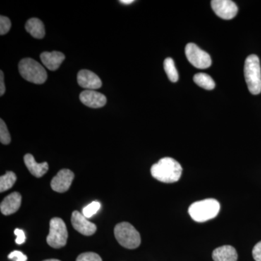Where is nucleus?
Masks as SVG:
<instances>
[{
	"label": "nucleus",
	"instance_id": "nucleus-14",
	"mask_svg": "<svg viewBox=\"0 0 261 261\" xmlns=\"http://www.w3.org/2000/svg\"><path fill=\"white\" fill-rule=\"evenodd\" d=\"M65 57L61 51H44L40 56V59L46 68L50 70H56L59 68Z\"/></svg>",
	"mask_w": 261,
	"mask_h": 261
},
{
	"label": "nucleus",
	"instance_id": "nucleus-17",
	"mask_svg": "<svg viewBox=\"0 0 261 261\" xmlns=\"http://www.w3.org/2000/svg\"><path fill=\"white\" fill-rule=\"evenodd\" d=\"M25 30L35 39H42L45 36V29L42 20L38 18H31L27 22Z\"/></svg>",
	"mask_w": 261,
	"mask_h": 261
},
{
	"label": "nucleus",
	"instance_id": "nucleus-24",
	"mask_svg": "<svg viewBox=\"0 0 261 261\" xmlns=\"http://www.w3.org/2000/svg\"><path fill=\"white\" fill-rule=\"evenodd\" d=\"M11 28V22L8 17L0 16V34L5 35L7 33L9 32Z\"/></svg>",
	"mask_w": 261,
	"mask_h": 261
},
{
	"label": "nucleus",
	"instance_id": "nucleus-20",
	"mask_svg": "<svg viewBox=\"0 0 261 261\" xmlns=\"http://www.w3.org/2000/svg\"><path fill=\"white\" fill-rule=\"evenodd\" d=\"M164 70L171 82H176L178 80V74L176 65L172 58H168L164 61Z\"/></svg>",
	"mask_w": 261,
	"mask_h": 261
},
{
	"label": "nucleus",
	"instance_id": "nucleus-8",
	"mask_svg": "<svg viewBox=\"0 0 261 261\" xmlns=\"http://www.w3.org/2000/svg\"><path fill=\"white\" fill-rule=\"evenodd\" d=\"M211 7L214 13L224 20H231L238 14V6L231 0H214Z\"/></svg>",
	"mask_w": 261,
	"mask_h": 261
},
{
	"label": "nucleus",
	"instance_id": "nucleus-13",
	"mask_svg": "<svg viewBox=\"0 0 261 261\" xmlns=\"http://www.w3.org/2000/svg\"><path fill=\"white\" fill-rule=\"evenodd\" d=\"M20 205L21 195L18 192H15L5 197L0 205V210L5 216H9L17 212L20 208Z\"/></svg>",
	"mask_w": 261,
	"mask_h": 261
},
{
	"label": "nucleus",
	"instance_id": "nucleus-23",
	"mask_svg": "<svg viewBox=\"0 0 261 261\" xmlns=\"http://www.w3.org/2000/svg\"><path fill=\"white\" fill-rule=\"evenodd\" d=\"M76 261H102L101 257L94 252H84L77 257Z\"/></svg>",
	"mask_w": 261,
	"mask_h": 261
},
{
	"label": "nucleus",
	"instance_id": "nucleus-22",
	"mask_svg": "<svg viewBox=\"0 0 261 261\" xmlns=\"http://www.w3.org/2000/svg\"><path fill=\"white\" fill-rule=\"evenodd\" d=\"M0 141L3 145H8L11 142L9 132L3 119L0 120Z\"/></svg>",
	"mask_w": 261,
	"mask_h": 261
},
{
	"label": "nucleus",
	"instance_id": "nucleus-18",
	"mask_svg": "<svg viewBox=\"0 0 261 261\" xmlns=\"http://www.w3.org/2000/svg\"><path fill=\"white\" fill-rule=\"evenodd\" d=\"M194 82L199 87L207 89V90H212L216 86L214 80L211 78L210 75L204 73H199L194 75Z\"/></svg>",
	"mask_w": 261,
	"mask_h": 261
},
{
	"label": "nucleus",
	"instance_id": "nucleus-29",
	"mask_svg": "<svg viewBox=\"0 0 261 261\" xmlns=\"http://www.w3.org/2000/svg\"><path fill=\"white\" fill-rule=\"evenodd\" d=\"M134 0H121L120 3L123 5H130L134 3Z\"/></svg>",
	"mask_w": 261,
	"mask_h": 261
},
{
	"label": "nucleus",
	"instance_id": "nucleus-27",
	"mask_svg": "<svg viewBox=\"0 0 261 261\" xmlns=\"http://www.w3.org/2000/svg\"><path fill=\"white\" fill-rule=\"evenodd\" d=\"M14 233L17 236L16 240H15V243L18 244V245H21V244L24 243V242H25V235L23 230L16 228L14 231Z\"/></svg>",
	"mask_w": 261,
	"mask_h": 261
},
{
	"label": "nucleus",
	"instance_id": "nucleus-2",
	"mask_svg": "<svg viewBox=\"0 0 261 261\" xmlns=\"http://www.w3.org/2000/svg\"><path fill=\"white\" fill-rule=\"evenodd\" d=\"M244 74L250 93L257 95L261 92L260 60L255 55L247 57L244 67Z\"/></svg>",
	"mask_w": 261,
	"mask_h": 261
},
{
	"label": "nucleus",
	"instance_id": "nucleus-7",
	"mask_svg": "<svg viewBox=\"0 0 261 261\" xmlns=\"http://www.w3.org/2000/svg\"><path fill=\"white\" fill-rule=\"evenodd\" d=\"M187 60L195 68L205 69L212 64L211 56L194 43H189L185 47Z\"/></svg>",
	"mask_w": 261,
	"mask_h": 261
},
{
	"label": "nucleus",
	"instance_id": "nucleus-3",
	"mask_svg": "<svg viewBox=\"0 0 261 261\" xmlns=\"http://www.w3.org/2000/svg\"><path fill=\"white\" fill-rule=\"evenodd\" d=\"M219 202L215 199L198 201L194 202L189 207V214L197 222H205L214 219L219 214Z\"/></svg>",
	"mask_w": 261,
	"mask_h": 261
},
{
	"label": "nucleus",
	"instance_id": "nucleus-21",
	"mask_svg": "<svg viewBox=\"0 0 261 261\" xmlns=\"http://www.w3.org/2000/svg\"><path fill=\"white\" fill-rule=\"evenodd\" d=\"M100 207L101 204L97 201H94V202H92V203L89 204L88 205L84 207L82 214L87 219H89V218L92 217L94 214H97Z\"/></svg>",
	"mask_w": 261,
	"mask_h": 261
},
{
	"label": "nucleus",
	"instance_id": "nucleus-5",
	"mask_svg": "<svg viewBox=\"0 0 261 261\" xmlns=\"http://www.w3.org/2000/svg\"><path fill=\"white\" fill-rule=\"evenodd\" d=\"M114 233L117 241L123 247L135 249L140 245V233L129 223L122 222L117 224Z\"/></svg>",
	"mask_w": 261,
	"mask_h": 261
},
{
	"label": "nucleus",
	"instance_id": "nucleus-26",
	"mask_svg": "<svg viewBox=\"0 0 261 261\" xmlns=\"http://www.w3.org/2000/svg\"><path fill=\"white\" fill-rule=\"evenodd\" d=\"M252 256L255 261H261V241L257 243L253 247Z\"/></svg>",
	"mask_w": 261,
	"mask_h": 261
},
{
	"label": "nucleus",
	"instance_id": "nucleus-9",
	"mask_svg": "<svg viewBox=\"0 0 261 261\" xmlns=\"http://www.w3.org/2000/svg\"><path fill=\"white\" fill-rule=\"evenodd\" d=\"M74 178V173L69 169H62L53 178L51 187L54 191L63 193L69 190Z\"/></svg>",
	"mask_w": 261,
	"mask_h": 261
},
{
	"label": "nucleus",
	"instance_id": "nucleus-28",
	"mask_svg": "<svg viewBox=\"0 0 261 261\" xmlns=\"http://www.w3.org/2000/svg\"><path fill=\"white\" fill-rule=\"evenodd\" d=\"M5 92V85L4 82V73L0 71V95L3 96Z\"/></svg>",
	"mask_w": 261,
	"mask_h": 261
},
{
	"label": "nucleus",
	"instance_id": "nucleus-11",
	"mask_svg": "<svg viewBox=\"0 0 261 261\" xmlns=\"http://www.w3.org/2000/svg\"><path fill=\"white\" fill-rule=\"evenodd\" d=\"M77 82L82 88L95 90L102 87V81L97 74L88 70H80L77 75Z\"/></svg>",
	"mask_w": 261,
	"mask_h": 261
},
{
	"label": "nucleus",
	"instance_id": "nucleus-30",
	"mask_svg": "<svg viewBox=\"0 0 261 261\" xmlns=\"http://www.w3.org/2000/svg\"><path fill=\"white\" fill-rule=\"evenodd\" d=\"M44 261H61V260H57V259H48V260H45Z\"/></svg>",
	"mask_w": 261,
	"mask_h": 261
},
{
	"label": "nucleus",
	"instance_id": "nucleus-15",
	"mask_svg": "<svg viewBox=\"0 0 261 261\" xmlns=\"http://www.w3.org/2000/svg\"><path fill=\"white\" fill-rule=\"evenodd\" d=\"M24 163L30 173L35 177H42L49 169V165L47 162L38 163L34 156L31 154H27L24 156Z\"/></svg>",
	"mask_w": 261,
	"mask_h": 261
},
{
	"label": "nucleus",
	"instance_id": "nucleus-6",
	"mask_svg": "<svg viewBox=\"0 0 261 261\" xmlns=\"http://www.w3.org/2000/svg\"><path fill=\"white\" fill-rule=\"evenodd\" d=\"M68 230L64 221L60 218H53L49 222V233L47 243L53 248L64 247L68 240Z\"/></svg>",
	"mask_w": 261,
	"mask_h": 261
},
{
	"label": "nucleus",
	"instance_id": "nucleus-16",
	"mask_svg": "<svg viewBox=\"0 0 261 261\" xmlns=\"http://www.w3.org/2000/svg\"><path fill=\"white\" fill-rule=\"evenodd\" d=\"M214 261H237L238 252L234 247L230 245H224L214 250L212 254Z\"/></svg>",
	"mask_w": 261,
	"mask_h": 261
},
{
	"label": "nucleus",
	"instance_id": "nucleus-19",
	"mask_svg": "<svg viewBox=\"0 0 261 261\" xmlns=\"http://www.w3.org/2000/svg\"><path fill=\"white\" fill-rule=\"evenodd\" d=\"M16 175L12 171H8L4 176L0 177V192L7 191L12 188L16 181Z\"/></svg>",
	"mask_w": 261,
	"mask_h": 261
},
{
	"label": "nucleus",
	"instance_id": "nucleus-25",
	"mask_svg": "<svg viewBox=\"0 0 261 261\" xmlns=\"http://www.w3.org/2000/svg\"><path fill=\"white\" fill-rule=\"evenodd\" d=\"M8 258L13 261H27V255H24L22 252L18 251V250L12 252L8 255Z\"/></svg>",
	"mask_w": 261,
	"mask_h": 261
},
{
	"label": "nucleus",
	"instance_id": "nucleus-4",
	"mask_svg": "<svg viewBox=\"0 0 261 261\" xmlns=\"http://www.w3.org/2000/svg\"><path fill=\"white\" fill-rule=\"evenodd\" d=\"M18 68L21 76L31 83L42 84L47 81L45 68L35 60L24 58L19 63Z\"/></svg>",
	"mask_w": 261,
	"mask_h": 261
},
{
	"label": "nucleus",
	"instance_id": "nucleus-12",
	"mask_svg": "<svg viewBox=\"0 0 261 261\" xmlns=\"http://www.w3.org/2000/svg\"><path fill=\"white\" fill-rule=\"evenodd\" d=\"M80 99L84 105L92 108H102L107 102L106 96L95 90L84 91L80 94Z\"/></svg>",
	"mask_w": 261,
	"mask_h": 261
},
{
	"label": "nucleus",
	"instance_id": "nucleus-1",
	"mask_svg": "<svg viewBox=\"0 0 261 261\" xmlns=\"http://www.w3.org/2000/svg\"><path fill=\"white\" fill-rule=\"evenodd\" d=\"M182 168L179 163L171 158H164L151 168V174L163 183H173L179 180Z\"/></svg>",
	"mask_w": 261,
	"mask_h": 261
},
{
	"label": "nucleus",
	"instance_id": "nucleus-10",
	"mask_svg": "<svg viewBox=\"0 0 261 261\" xmlns=\"http://www.w3.org/2000/svg\"><path fill=\"white\" fill-rule=\"evenodd\" d=\"M71 223L77 231L85 236H91L97 231L96 225L88 221L83 214L77 211H73L72 214Z\"/></svg>",
	"mask_w": 261,
	"mask_h": 261
}]
</instances>
